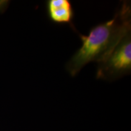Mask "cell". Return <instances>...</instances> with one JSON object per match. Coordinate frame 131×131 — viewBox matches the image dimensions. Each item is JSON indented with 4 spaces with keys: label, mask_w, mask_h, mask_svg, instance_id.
<instances>
[{
    "label": "cell",
    "mask_w": 131,
    "mask_h": 131,
    "mask_svg": "<svg viewBox=\"0 0 131 131\" xmlns=\"http://www.w3.org/2000/svg\"><path fill=\"white\" fill-rule=\"evenodd\" d=\"M130 32V3L123 1L112 18L92 27L88 35L79 34L82 45L66 64L67 71L75 77L88 63H100Z\"/></svg>",
    "instance_id": "1"
},
{
    "label": "cell",
    "mask_w": 131,
    "mask_h": 131,
    "mask_svg": "<svg viewBox=\"0 0 131 131\" xmlns=\"http://www.w3.org/2000/svg\"><path fill=\"white\" fill-rule=\"evenodd\" d=\"M131 72V32L121 40L103 61L98 63L96 77L114 81Z\"/></svg>",
    "instance_id": "2"
},
{
    "label": "cell",
    "mask_w": 131,
    "mask_h": 131,
    "mask_svg": "<svg viewBox=\"0 0 131 131\" xmlns=\"http://www.w3.org/2000/svg\"><path fill=\"white\" fill-rule=\"evenodd\" d=\"M47 16L49 20L56 24H69L75 30L72 24L74 10L69 0H47L46 2Z\"/></svg>",
    "instance_id": "3"
},
{
    "label": "cell",
    "mask_w": 131,
    "mask_h": 131,
    "mask_svg": "<svg viewBox=\"0 0 131 131\" xmlns=\"http://www.w3.org/2000/svg\"><path fill=\"white\" fill-rule=\"evenodd\" d=\"M10 3L7 0H0V13H3L6 10Z\"/></svg>",
    "instance_id": "4"
}]
</instances>
